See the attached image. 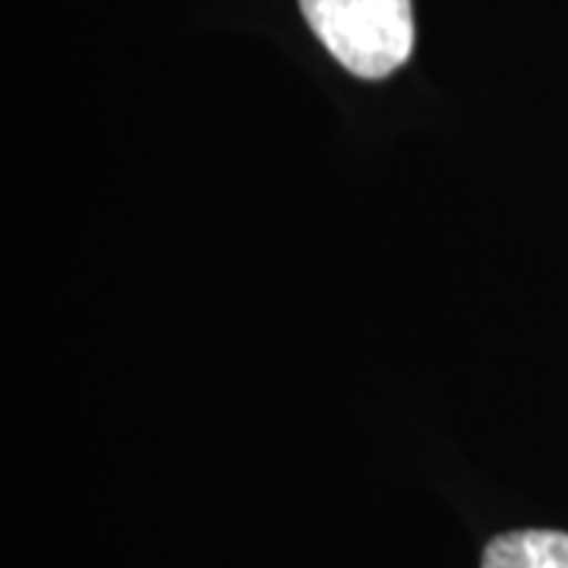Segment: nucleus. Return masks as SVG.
I'll use <instances>...</instances> for the list:
<instances>
[{
  "label": "nucleus",
  "mask_w": 568,
  "mask_h": 568,
  "mask_svg": "<svg viewBox=\"0 0 568 568\" xmlns=\"http://www.w3.org/2000/svg\"><path fill=\"white\" fill-rule=\"evenodd\" d=\"M484 568H568V534L511 530L493 537L484 549Z\"/></svg>",
  "instance_id": "2"
},
{
  "label": "nucleus",
  "mask_w": 568,
  "mask_h": 568,
  "mask_svg": "<svg viewBox=\"0 0 568 568\" xmlns=\"http://www.w3.org/2000/svg\"><path fill=\"white\" fill-rule=\"evenodd\" d=\"M328 54L361 80H386L414 51L410 0H301Z\"/></svg>",
  "instance_id": "1"
}]
</instances>
